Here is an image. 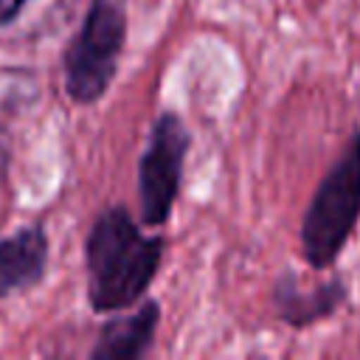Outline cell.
Returning <instances> with one entry per match:
<instances>
[{"mask_svg": "<svg viewBox=\"0 0 360 360\" xmlns=\"http://www.w3.org/2000/svg\"><path fill=\"white\" fill-rule=\"evenodd\" d=\"M191 146V135L180 115L160 112L152 124L149 143L141 155L138 166V197H141V217L146 225L158 228L172 217L180 177H183V160Z\"/></svg>", "mask_w": 360, "mask_h": 360, "instance_id": "obj_4", "label": "cell"}, {"mask_svg": "<svg viewBox=\"0 0 360 360\" xmlns=\"http://www.w3.org/2000/svg\"><path fill=\"white\" fill-rule=\"evenodd\" d=\"M25 6H28V0H0V28L8 25V22H14L17 14H20Z\"/></svg>", "mask_w": 360, "mask_h": 360, "instance_id": "obj_8", "label": "cell"}, {"mask_svg": "<svg viewBox=\"0 0 360 360\" xmlns=\"http://www.w3.org/2000/svg\"><path fill=\"white\" fill-rule=\"evenodd\" d=\"M360 219V129L352 132L340 158L323 174L301 219V253L323 270L343 253Z\"/></svg>", "mask_w": 360, "mask_h": 360, "instance_id": "obj_2", "label": "cell"}, {"mask_svg": "<svg viewBox=\"0 0 360 360\" xmlns=\"http://www.w3.org/2000/svg\"><path fill=\"white\" fill-rule=\"evenodd\" d=\"M6 172H8V149H6V143H3V138H0V186H3V180H6Z\"/></svg>", "mask_w": 360, "mask_h": 360, "instance_id": "obj_9", "label": "cell"}, {"mask_svg": "<svg viewBox=\"0 0 360 360\" xmlns=\"http://www.w3.org/2000/svg\"><path fill=\"white\" fill-rule=\"evenodd\" d=\"M160 321V307L155 301L141 304L132 315L112 318L101 326L96 346L90 349L93 360H138L149 352L155 329Z\"/></svg>", "mask_w": 360, "mask_h": 360, "instance_id": "obj_6", "label": "cell"}, {"mask_svg": "<svg viewBox=\"0 0 360 360\" xmlns=\"http://www.w3.org/2000/svg\"><path fill=\"white\" fill-rule=\"evenodd\" d=\"M163 248V236H146L129 208H104L96 217L84 248L90 307L110 315L141 301L158 276Z\"/></svg>", "mask_w": 360, "mask_h": 360, "instance_id": "obj_1", "label": "cell"}, {"mask_svg": "<svg viewBox=\"0 0 360 360\" xmlns=\"http://www.w3.org/2000/svg\"><path fill=\"white\" fill-rule=\"evenodd\" d=\"M48 267V236L42 225H22L0 239V298L31 290Z\"/></svg>", "mask_w": 360, "mask_h": 360, "instance_id": "obj_5", "label": "cell"}, {"mask_svg": "<svg viewBox=\"0 0 360 360\" xmlns=\"http://www.w3.org/2000/svg\"><path fill=\"white\" fill-rule=\"evenodd\" d=\"M127 39V0H90L84 22L65 51V90L76 104L98 101L115 70Z\"/></svg>", "mask_w": 360, "mask_h": 360, "instance_id": "obj_3", "label": "cell"}, {"mask_svg": "<svg viewBox=\"0 0 360 360\" xmlns=\"http://www.w3.org/2000/svg\"><path fill=\"white\" fill-rule=\"evenodd\" d=\"M346 301V287L340 278L318 284L312 290H301L292 273H284L273 290V304L281 321L292 326H309L321 318H329Z\"/></svg>", "mask_w": 360, "mask_h": 360, "instance_id": "obj_7", "label": "cell"}]
</instances>
